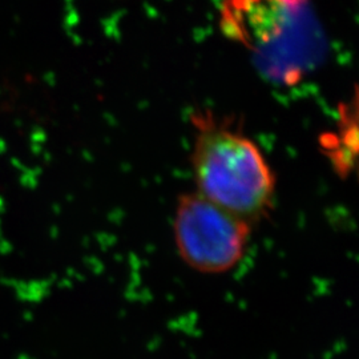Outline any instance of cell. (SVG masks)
Here are the masks:
<instances>
[{
	"label": "cell",
	"instance_id": "cell-1",
	"mask_svg": "<svg viewBox=\"0 0 359 359\" xmlns=\"http://www.w3.org/2000/svg\"><path fill=\"white\" fill-rule=\"evenodd\" d=\"M192 124L196 192L250 226L266 217L276 177L256 142L212 112L193 114Z\"/></svg>",
	"mask_w": 359,
	"mask_h": 359
},
{
	"label": "cell",
	"instance_id": "cell-2",
	"mask_svg": "<svg viewBox=\"0 0 359 359\" xmlns=\"http://www.w3.org/2000/svg\"><path fill=\"white\" fill-rule=\"evenodd\" d=\"M250 225L215 205L200 193L181 194L173 234L181 259L204 274H222L244 258Z\"/></svg>",
	"mask_w": 359,
	"mask_h": 359
},
{
	"label": "cell",
	"instance_id": "cell-3",
	"mask_svg": "<svg viewBox=\"0 0 359 359\" xmlns=\"http://www.w3.org/2000/svg\"><path fill=\"white\" fill-rule=\"evenodd\" d=\"M355 111L357 109H354L353 114ZM353 114L342 111L337 132L326 136V142H322L341 175L350 172V167L354 165V157L357 154V118L355 116L351 118Z\"/></svg>",
	"mask_w": 359,
	"mask_h": 359
},
{
	"label": "cell",
	"instance_id": "cell-4",
	"mask_svg": "<svg viewBox=\"0 0 359 359\" xmlns=\"http://www.w3.org/2000/svg\"><path fill=\"white\" fill-rule=\"evenodd\" d=\"M302 0H229V23L237 26L245 16H259L262 13H280L294 8Z\"/></svg>",
	"mask_w": 359,
	"mask_h": 359
}]
</instances>
